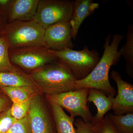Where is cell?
Here are the masks:
<instances>
[{
  "label": "cell",
  "mask_w": 133,
  "mask_h": 133,
  "mask_svg": "<svg viewBox=\"0 0 133 133\" xmlns=\"http://www.w3.org/2000/svg\"><path fill=\"white\" fill-rule=\"evenodd\" d=\"M5 133H31L28 115L17 120Z\"/></svg>",
  "instance_id": "cell-22"
},
{
  "label": "cell",
  "mask_w": 133,
  "mask_h": 133,
  "mask_svg": "<svg viewBox=\"0 0 133 133\" xmlns=\"http://www.w3.org/2000/svg\"><path fill=\"white\" fill-rule=\"evenodd\" d=\"M114 97L107 96L102 91L89 89L87 101L92 102L97 108V113L92 116L90 122H97L104 118L105 115L112 109Z\"/></svg>",
  "instance_id": "cell-13"
},
{
  "label": "cell",
  "mask_w": 133,
  "mask_h": 133,
  "mask_svg": "<svg viewBox=\"0 0 133 133\" xmlns=\"http://www.w3.org/2000/svg\"><path fill=\"white\" fill-rule=\"evenodd\" d=\"M31 98L24 101L13 103L12 107L10 108V113L17 120L23 118L28 115Z\"/></svg>",
  "instance_id": "cell-20"
},
{
  "label": "cell",
  "mask_w": 133,
  "mask_h": 133,
  "mask_svg": "<svg viewBox=\"0 0 133 133\" xmlns=\"http://www.w3.org/2000/svg\"><path fill=\"white\" fill-rule=\"evenodd\" d=\"M1 88L13 103L24 101L36 94V88L29 87H8Z\"/></svg>",
  "instance_id": "cell-17"
},
{
  "label": "cell",
  "mask_w": 133,
  "mask_h": 133,
  "mask_svg": "<svg viewBox=\"0 0 133 133\" xmlns=\"http://www.w3.org/2000/svg\"><path fill=\"white\" fill-rule=\"evenodd\" d=\"M92 133H121L106 115L97 122H90Z\"/></svg>",
  "instance_id": "cell-21"
},
{
  "label": "cell",
  "mask_w": 133,
  "mask_h": 133,
  "mask_svg": "<svg viewBox=\"0 0 133 133\" xmlns=\"http://www.w3.org/2000/svg\"><path fill=\"white\" fill-rule=\"evenodd\" d=\"M16 120L11 115L10 108L1 114L0 133H6Z\"/></svg>",
  "instance_id": "cell-23"
},
{
  "label": "cell",
  "mask_w": 133,
  "mask_h": 133,
  "mask_svg": "<svg viewBox=\"0 0 133 133\" xmlns=\"http://www.w3.org/2000/svg\"><path fill=\"white\" fill-rule=\"evenodd\" d=\"M71 27L69 22L53 24L45 29L43 37L44 47L51 50H62L71 49Z\"/></svg>",
  "instance_id": "cell-9"
},
{
  "label": "cell",
  "mask_w": 133,
  "mask_h": 133,
  "mask_svg": "<svg viewBox=\"0 0 133 133\" xmlns=\"http://www.w3.org/2000/svg\"><path fill=\"white\" fill-rule=\"evenodd\" d=\"M45 30L41 24L33 20L15 22L6 24L4 35L10 48L44 47Z\"/></svg>",
  "instance_id": "cell-3"
},
{
  "label": "cell",
  "mask_w": 133,
  "mask_h": 133,
  "mask_svg": "<svg viewBox=\"0 0 133 133\" xmlns=\"http://www.w3.org/2000/svg\"><path fill=\"white\" fill-rule=\"evenodd\" d=\"M50 50L58 60L69 69L77 80L88 76L101 58L97 51L94 50H91L87 46L81 50H75L70 48L59 51Z\"/></svg>",
  "instance_id": "cell-4"
},
{
  "label": "cell",
  "mask_w": 133,
  "mask_h": 133,
  "mask_svg": "<svg viewBox=\"0 0 133 133\" xmlns=\"http://www.w3.org/2000/svg\"><path fill=\"white\" fill-rule=\"evenodd\" d=\"M9 56L15 66L31 72L57 60L50 50L43 46L9 48Z\"/></svg>",
  "instance_id": "cell-6"
},
{
  "label": "cell",
  "mask_w": 133,
  "mask_h": 133,
  "mask_svg": "<svg viewBox=\"0 0 133 133\" xmlns=\"http://www.w3.org/2000/svg\"><path fill=\"white\" fill-rule=\"evenodd\" d=\"M29 75L37 89L45 95L75 90L76 78L64 64L58 60Z\"/></svg>",
  "instance_id": "cell-2"
},
{
  "label": "cell",
  "mask_w": 133,
  "mask_h": 133,
  "mask_svg": "<svg viewBox=\"0 0 133 133\" xmlns=\"http://www.w3.org/2000/svg\"><path fill=\"white\" fill-rule=\"evenodd\" d=\"M8 104L7 98L3 96H0V114L7 109Z\"/></svg>",
  "instance_id": "cell-25"
},
{
  "label": "cell",
  "mask_w": 133,
  "mask_h": 133,
  "mask_svg": "<svg viewBox=\"0 0 133 133\" xmlns=\"http://www.w3.org/2000/svg\"><path fill=\"white\" fill-rule=\"evenodd\" d=\"M40 0H11L8 24L15 22L32 21Z\"/></svg>",
  "instance_id": "cell-11"
},
{
  "label": "cell",
  "mask_w": 133,
  "mask_h": 133,
  "mask_svg": "<svg viewBox=\"0 0 133 133\" xmlns=\"http://www.w3.org/2000/svg\"><path fill=\"white\" fill-rule=\"evenodd\" d=\"M99 6L92 0H76L72 2L71 18L69 23L71 27L72 38L75 39L81 24Z\"/></svg>",
  "instance_id": "cell-12"
},
{
  "label": "cell",
  "mask_w": 133,
  "mask_h": 133,
  "mask_svg": "<svg viewBox=\"0 0 133 133\" xmlns=\"http://www.w3.org/2000/svg\"><path fill=\"white\" fill-rule=\"evenodd\" d=\"M72 2L64 0H40L33 21L45 29L53 24L70 21Z\"/></svg>",
  "instance_id": "cell-7"
},
{
  "label": "cell",
  "mask_w": 133,
  "mask_h": 133,
  "mask_svg": "<svg viewBox=\"0 0 133 133\" xmlns=\"http://www.w3.org/2000/svg\"><path fill=\"white\" fill-rule=\"evenodd\" d=\"M111 37V34L105 37L102 57L88 76L76 80L75 90L95 89L102 91L107 96L114 97L116 95V90L109 81V73L112 65L117 64L121 57L118 47L124 37L121 34H116L113 36L112 40Z\"/></svg>",
  "instance_id": "cell-1"
},
{
  "label": "cell",
  "mask_w": 133,
  "mask_h": 133,
  "mask_svg": "<svg viewBox=\"0 0 133 133\" xmlns=\"http://www.w3.org/2000/svg\"><path fill=\"white\" fill-rule=\"evenodd\" d=\"M29 87L37 89L29 75L22 71L0 72V87Z\"/></svg>",
  "instance_id": "cell-15"
},
{
  "label": "cell",
  "mask_w": 133,
  "mask_h": 133,
  "mask_svg": "<svg viewBox=\"0 0 133 133\" xmlns=\"http://www.w3.org/2000/svg\"><path fill=\"white\" fill-rule=\"evenodd\" d=\"M2 25L1 24H0V36L4 34V30H5V27L2 28Z\"/></svg>",
  "instance_id": "cell-26"
},
{
  "label": "cell",
  "mask_w": 133,
  "mask_h": 133,
  "mask_svg": "<svg viewBox=\"0 0 133 133\" xmlns=\"http://www.w3.org/2000/svg\"><path fill=\"white\" fill-rule=\"evenodd\" d=\"M88 88H81L45 96L49 103L56 104L65 109L73 119L79 116L84 122L90 123L92 116L88 105Z\"/></svg>",
  "instance_id": "cell-5"
},
{
  "label": "cell",
  "mask_w": 133,
  "mask_h": 133,
  "mask_svg": "<svg viewBox=\"0 0 133 133\" xmlns=\"http://www.w3.org/2000/svg\"><path fill=\"white\" fill-rule=\"evenodd\" d=\"M57 133H76L74 120L67 115L58 105L49 103Z\"/></svg>",
  "instance_id": "cell-14"
},
{
  "label": "cell",
  "mask_w": 133,
  "mask_h": 133,
  "mask_svg": "<svg viewBox=\"0 0 133 133\" xmlns=\"http://www.w3.org/2000/svg\"><path fill=\"white\" fill-rule=\"evenodd\" d=\"M111 78L116 83L117 94L113 101L114 114L122 115L133 113V85L122 78L118 72L113 70Z\"/></svg>",
  "instance_id": "cell-10"
},
{
  "label": "cell",
  "mask_w": 133,
  "mask_h": 133,
  "mask_svg": "<svg viewBox=\"0 0 133 133\" xmlns=\"http://www.w3.org/2000/svg\"><path fill=\"white\" fill-rule=\"evenodd\" d=\"M74 125L76 127V133H92L90 122L85 123L81 118L76 119Z\"/></svg>",
  "instance_id": "cell-24"
},
{
  "label": "cell",
  "mask_w": 133,
  "mask_h": 133,
  "mask_svg": "<svg viewBox=\"0 0 133 133\" xmlns=\"http://www.w3.org/2000/svg\"><path fill=\"white\" fill-rule=\"evenodd\" d=\"M106 115L121 133H133V113L122 115L109 113Z\"/></svg>",
  "instance_id": "cell-19"
},
{
  "label": "cell",
  "mask_w": 133,
  "mask_h": 133,
  "mask_svg": "<svg viewBox=\"0 0 133 133\" xmlns=\"http://www.w3.org/2000/svg\"><path fill=\"white\" fill-rule=\"evenodd\" d=\"M9 48L7 40L3 34L0 36V72H17L21 71L10 62Z\"/></svg>",
  "instance_id": "cell-18"
},
{
  "label": "cell",
  "mask_w": 133,
  "mask_h": 133,
  "mask_svg": "<svg viewBox=\"0 0 133 133\" xmlns=\"http://www.w3.org/2000/svg\"><path fill=\"white\" fill-rule=\"evenodd\" d=\"M121 56L126 61V71L131 77H133V25L129 24L125 44L119 50Z\"/></svg>",
  "instance_id": "cell-16"
},
{
  "label": "cell",
  "mask_w": 133,
  "mask_h": 133,
  "mask_svg": "<svg viewBox=\"0 0 133 133\" xmlns=\"http://www.w3.org/2000/svg\"><path fill=\"white\" fill-rule=\"evenodd\" d=\"M28 115L31 133H57L53 118L36 94L31 98Z\"/></svg>",
  "instance_id": "cell-8"
}]
</instances>
